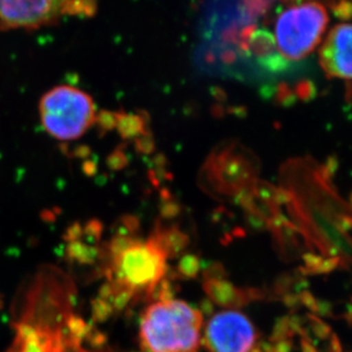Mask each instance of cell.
<instances>
[{
	"mask_svg": "<svg viewBox=\"0 0 352 352\" xmlns=\"http://www.w3.org/2000/svg\"><path fill=\"white\" fill-rule=\"evenodd\" d=\"M202 334V313L183 300L152 303L140 322V342L146 352H197Z\"/></svg>",
	"mask_w": 352,
	"mask_h": 352,
	"instance_id": "obj_1",
	"label": "cell"
},
{
	"mask_svg": "<svg viewBox=\"0 0 352 352\" xmlns=\"http://www.w3.org/2000/svg\"><path fill=\"white\" fill-rule=\"evenodd\" d=\"M39 116L43 129L60 140L83 136L97 121L93 98L76 87H55L40 100Z\"/></svg>",
	"mask_w": 352,
	"mask_h": 352,
	"instance_id": "obj_2",
	"label": "cell"
},
{
	"mask_svg": "<svg viewBox=\"0 0 352 352\" xmlns=\"http://www.w3.org/2000/svg\"><path fill=\"white\" fill-rule=\"evenodd\" d=\"M325 6L316 1L289 7L275 24V43L278 53L291 62L309 56L322 41L329 24Z\"/></svg>",
	"mask_w": 352,
	"mask_h": 352,
	"instance_id": "obj_3",
	"label": "cell"
},
{
	"mask_svg": "<svg viewBox=\"0 0 352 352\" xmlns=\"http://www.w3.org/2000/svg\"><path fill=\"white\" fill-rule=\"evenodd\" d=\"M96 10L81 0H0V30H36L64 17H91Z\"/></svg>",
	"mask_w": 352,
	"mask_h": 352,
	"instance_id": "obj_4",
	"label": "cell"
},
{
	"mask_svg": "<svg viewBox=\"0 0 352 352\" xmlns=\"http://www.w3.org/2000/svg\"><path fill=\"white\" fill-rule=\"evenodd\" d=\"M256 341V327L239 310L214 314L202 334V342L209 352H253Z\"/></svg>",
	"mask_w": 352,
	"mask_h": 352,
	"instance_id": "obj_5",
	"label": "cell"
},
{
	"mask_svg": "<svg viewBox=\"0 0 352 352\" xmlns=\"http://www.w3.org/2000/svg\"><path fill=\"white\" fill-rule=\"evenodd\" d=\"M259 161L241 144L220 145L206 159L204 171L208 179L225 188L242 186L256 177Z\"/></svg>",
	"mask_w": 352,
	"mask_h": 352,
	"instance_id": "obj_6",
	"label": "cell"
},
{
	"mask_svg": "<svg viewBox=\"0 0 352 352\" xmlns=\"http://www.w3.org/2000/svg\"><path fill=\"white\" fill-rule=\"evenodd\" d=\"M164 256L155 243H135L120 258V279L131 289L153 287L164 272Z\"/></svg>",
	"mask_w": 352,
	"mask_h": 352,
	"instance_id": "obj_7",
	"label": "cell"
},
{
	"mask_svg": "<svg viewBox=\"0 0 352 352\" xmlns=\"http://www.w3.org/2000/svg\"><path fill=\"white\" fill-rule=\"evenodd\" d=\"M319 63L329 78L351 80V25L340 23L327 34L319 50Z\"/></svg>",
	"mask_w": 352,
	"mask_h": 352,
	"instance_id": "obj_8",
	"label": "cell"
},
{
	"mask_svg": "<svg viewBox=\"0 0 352 352\" xmlns=\"http://www.w3.org/2000/svg\"><path fill=\"white\" fill-rule=\"evenodd\" d=\"M117 121L116 126L119 130L120 135L124 140L138 138L144 133H148L147 122L148 119L144 118L143 114L116 113Z\"/></svg>",
	"mask_w": 352,
	"mask_h": 352,
	"instance_id": "obj_9",
	"label": "cell"
},
{
	"mask_svg": "<svg viewBox=\"0 0 352 352\" xmlns=\"http://www.w3.org/2000/svg\"><path fill=\"white\" fill-rule=\"evenodd\" d=\"M276 52L275 38L267 30H254L249 43V54L260 60Z\"/></svg>",
	"mask_w": 352,
	"mask_h": 352,
	"instance_id": "obj_10",
	"label": "cell"
},
{
	"mask_svg": "<svg viewBox=\"0 0 352 352\" xmlns=\"http://www.w3.org/2000/svg\"><path fill=\"white\" fill-rule=\"evenodd\" d=\"M333 13L338 19L349 21L351 17V3L350 0H339L332 6Z\"/></svg>",
	"mask_w": 352,
	"mask_h": 352,
	"instance_id": "obj_11",
	"label": "cell"
},
{
	"mask_svg": "<svg viewBox=\"0 0 352 352\" xmlns=\"http://www.w3.org/2000/svg\"><path fill=\"white\" fill-rule=\"evenodd\" d=\"M136 144L137 148H138L142 153H152L154 151L153 137L151 135L150 131L138 137L136 140Z\"/></svg>",
	"mask_w": 352,
	"mask_h": 352,
	"instance_id": "obj_12",
	"label": "cell"
},
{
	"mask_svg": "<svg viewBox=\"0 0 352 352\" xmlns=\"http://www.w3.org/2000/svg\"><path fill=\"white\" fill-rule=\"evenodd\" d=\"M315 89L314 86L310 82L300 83L299 86L296 87V95L301 100H309L314 96Z\"/></svg>",
	"mask_w": 352,
	"mask_h": 352,
	"instance_id": "obj_13",
	"label": "cell"
}]
</instances>
